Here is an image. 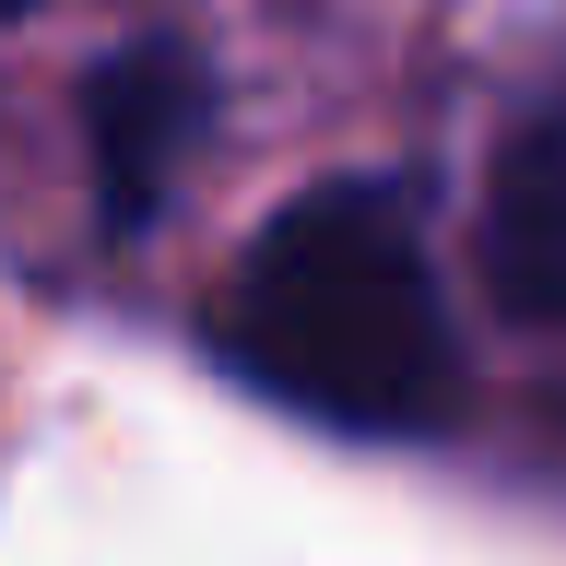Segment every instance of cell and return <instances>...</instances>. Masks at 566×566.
I'll use <instances>...</instances> for the list:
<instances>
[{
	"instance_id": "1",
	"label": "cell",
	"mask_w": 566,
	"mask_h": 566,
	"mask_svg": "<svg viewBox=\"0 0 566 566\" xmlns=\"http://www.w3.org/2000/svg\"><path fill=\"white\" fill-rule=\"evenodd\" d=\"M224 378L331 424V437H424L449 413V307L401 177H318L237 248L212 295Z\"/></svg>"
},
{
	"instance_id": "2",
	"label": "cell",
	"mask_w": 566,
	"mask_h": 566,
	"mask_svg": "<svg viewBox=\"0 0 566 566\" xmlns=\"http://www.w3.org/2000/svg\"><path fill=\"white\" fill-rule=\"evenodd\" d=\"M212 130V71L201 48H177V35H142L118 60L95 71V95H83V177H95V224L106 237H142L166 189L189 177Z\"/></svg>"
},
{
	"instance_id": "3",
	"label": "cell",
	"mask_w": 566,
	"mask_h": 566,
	"mask_svg": "<svg viewBox=\"0 0 566 566\" xmlns=\"http://www.w3.org/2000/svg\"><path fill=\"white\" fill-rule=\"evenodd\" d=\"M484 283L507 318H566V48L484 154Z\"/></svg>"
},
{
	"instance_id": "4",
	"label": "cell",
	"mask_w": 566,
	"mask_h": 566,
	"mask_svg": "<svg viewBox=\"0 0 566 566\" xmlns=\"http://www.w3.org/2000/svg\"><path fill=\"white\" fill-rule=\"evenodd\" d=\"M12 12H35V0H0V24H12Z\"/></svg>"
}]
</instances>
